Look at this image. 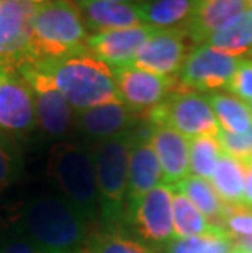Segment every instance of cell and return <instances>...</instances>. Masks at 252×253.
I'll list each match as a JSON object with an SVG mask.
<instances>
[{
  "instance_id": "1",
  "label": "cell",
  "mask_w": 252,
  "mask_h": 253,
  "mask_svg": "<svg viewBox=\"0 0 252 253\" xmlns=\"http://www.w3.org/2000/svg\"><path fill=\"white\" fill-rule=\"evenodd\" d=\"M87 222L62 196H40L21 209L17 230L26 240L51 253H82Z\"/></svg>"
},
{
  "instance_id": "2",
  "label": "cell",
  "mask_w": 252,
  "mask_h": 253,
  "mask_svg": "<svg viewBox=\"0 0 252 253\" xmlns=\"http://www.w3.org/2000/svg\"><path fill=\"white\" fill-rule=\"evenodd\" d=\"M36 64L50 75L74 111L120 101L111 67L95 59L90 52Z\"/></svg>"
},
{
  "instance_id": "3",
  "label": "cell",
  "mask_w": 252,
  "mask_h": 253,
  "mask_svg": "<svg viewBox=\"0 0 252 253\" xmlns=\"http://www.w3.org/2000/svg\"><path fill=\"white\" fill-rule=\"evenodd\" d=\"M89 31L74 0H48L35 8L26 61L48 62L87 51Z\"/></svg>"
},
{
  "instance_id": "4",
  "label": "cell",
  "mask_w": 252,
  "mask_h": 253,
  "mask_svg": "<svg viewBox=\"0 0 252 253\" xmlns=\"http://www.w3.org/2000/svg\"><path fill=\"white\" fill-rule=\"evenodd\" d=\"M48 171L62 198L87 224L99 217V188L92 149L79 142H59L52 147Z\"/></svg>"
},
{
  "instance_id": "5",
  "label": "cell",
  "mask_w": 252,
  "mask_h": 253,
  "mask_svg": "<svg viewBox=\"0 0 252 253\" xmlns=\"http://www.w3.org/2000/svg\"><path fill=\"white\" fill-rule=\"evenodd\" d=\"M133 131L135 127L97 142L92 149L99 188V217L103 229L123 227Z\"/></svg>"
},
{
  "instance_id": "6",
  "label": "cell",
  "mask_w": 252,
  "mask_h": 253,
  "mask_svg": "<svg viewBox=\"0 0 252 253\" xmlns=\"http://www.w3.org/2000/svg\"><path fill=\"white\" fill-rule=\"evenodd\" d=\"M146 121L152 126H169L187 139L214 136L219 125L206 96L198 91L177 87L162 103L146 113Z\"/></svg>"
},
{
  "instance_id": "7",
  "label": "cell",
  "mask_w": 252,
  "mask_h": 253,
  "mask_svg": "<svg viewBox=\"0 0 252 253\" xmlns=\"http://www.w3.org/2000/svg\"><path fill=\"white\" fill-rule=\"evenodd\" d=\"M172 196L174 186L160 183L126 209L123 229L135 232L155 250L164 249L174 239Z\"/></svg>"
},
{
  "instance_id": "8",
  "label": "cell",
  "mask_w": 252,
  "mask_h": 253,
  "mask_svg": "<svg viewBox=\"0 0 252 253\" xmlns=\"http://www.w3.org/2000/svg\"><path fill=\"white\" fill-rule=\"evenodd\" d=\"M17 69L33 93L36 123L41 132L48 139H54V141L64 139L74 126L76 111L59 93L50 75L36 62L23 61L18 64Z\"/></svg>"
},
{
  "instance_id": "9",
  "label": "cell",
  "mask_w": 252,
  "mask_h": 253,
  "mask_svg": "<svg viewBox=\"0 0 252 253\" xmlns=\"http://www.w3.org/2000/svg\"><path fill=\"white\" fill-rule=\"evenodd\" d=\"M239 61L241 57L218 51L211 46L198 44L187 54L177 79V87L198 93L228 88Z\"/></svg>"
},
{
  "instance_id": "10",
  "label": "cell",
  "mask_w": 252,
  "mask_h": 253,
  "mask_svg": "<svg viewBox=\"0 0 252 253\" xmlns=\"http://www.w3.org/2000/svg\"><path fill=\"white\" fill-rule=\"evenodd\" d=\"M36 111L30 85L17 66L0 62V132L25 137L35 131Z\"/></svg>"
},
{
  "instance_id": "11",
  "label": "cell",
  "mask_w": 252,
  "mask_h": 253,
  "mask_svg": "<svg viewBox=\"0 0 252 253\" xmlns=\"http://www.w3.org/2000/svg\"><path fill=\"white\" fill-rule=\"evenodd\" d=\"M111 71L120 101L138 115L151 111L174 91L175 80L172 77H162L135 66L116 67Z\"/></svg>"
},
{
  "instance_id": "12",
  "label": "cell",
  "mask_w": 252,
  "mask_h": 253,
  "mask_svg": "<svg viewBox=\"0 0 252 253\" xmlns=\"http://www.w3.org/2000/svg\"><path fill=\"white\" fill-rule=\"evenodd\" d=\"M35 8L28 0H0V62L18 66L28 59Z\"/></svg>"
},
{
  "instance_id": "13",
  "label": "cell",
  "mask_w": 252,
  "mask_h": 253,
  "mask_svg": "<svg viewBox=\"0 0 252 253\" xmlns=\"http://www.w3.org/2000/svg\"><path fill=\"white\" fill-rule=\"evenodd\" d=\"M149 134H151V125L146 120L139 123L133 131L130 160H128L126 209L160 183H164L162 169L154 154Z\"/></svg>"
},
{
  "instance_id": "14",
  "label": "cell",
  "mask_w": 252,
  "mask_h": 253,
  "mask_svg": "<svg viewBox=\"0 0 252 253\" xmlns=\"http://www.w3.org/2000/svg\"><path fill=\"white\" fill-rule=\"evenodd\" d=\"M185 38L184 28L155 30L139 47L131 66L162 77L179 75L187 57Z\"/></svg>"
},
{
  "instance_id": "15",
  "label": "cell",
  "mask_w": 252,
  "mask_h": 253,
  "mask_svg": "<svg viewBox=\"0 0 252 253\" xmlns=\"http://www.w3.org/2000/svg\"><path fill=\"white\" fill-rule=\"evenodd\" d=\"M154 31L155 28L143 23L131 28L89 35L87 51L111 69L131 66L139 47Z\"/></svg>"
},
{
  "instance_id": "16",
  "label": "cell",
  "mask_w": 252,
  "mask_h": 253,
  "mask_svg": "<svg viewBox=\"0 0 252 253\" xmlns=\"http://www.w3.org/2000/svg\"><path fill=\"white\" fill-rule=\"evenodd\" d=\"M139 123H143L141 115L131 111L121 101H113L95 108L76 111L74 126L87 141L97 144L118 134L131 131Z\"/></svg>"
},
{
  "instance_id": "17",
  "label": "cell",
  "mask_w": 252,
  "mask_h": 253,
  "mask_svg": "<svg viewBox=\"0 0 252 253\" xmlns=\"http://www.w3.org/2000/svg\"><path fill=\"white\" fill-rule=\"evenodd\" d=\"M149 141L162 169L164 183L175 186L190 176V141L169 126H152Z\"/></svg>"
},
{
  "instance_id": "18",
  "label": "cell",
  "mask_w": 252,
  "mask_h": 253,
  "mask_svg": "<svg viewBox=\"0 0 252 253\" xmlns=\"http://www.w3.org/2000/svg\"><path fill=\"white\" fill-rule=\"evenodd\" d=\"M80 10L87 31L103 33L143 25L136 2H103V0H74Z\"/></svg>"
},
{
  "instance_id": "19",
  "label": "cell",
  "mask_w": 252,
  "mask_h": 253,
  "mask_svg": "<svg viewBox=\"0 0 252 253\" xmlns=\"http://www.w3.org/2000/svg\"><path fill=\"white\" fill-rule=\"evenodd\" d=\"M249 8V0H197L184 30L195 44H203L214 31Z\"/></svg>"
},
{
  "instance_id": "20",
  "label": "cell",
  "mask_w": 252,
  "mask_h": 253,
  "mask_svg": "<svg viewBox=\"0 0 252 253\" xmlns=\"http://www.w3.org/2000/svg\"><path fill=\"white\" fill-rule=\"evenodd\" d=\"M214 49L241 57L252 52V8L241 12L203 42Z\"/></svg>"
},
{
  "instance_id": "21",
  "label": "cell",
  "mask_w": 252,
  "mask_h": 253,
  "mask_svg": "<svg viewBox=\"0 0 252 253\" xmlns=\"http://www.w3.org/2000/svg\"><path fill=\"white\" fill-rule=\"evenodd\" d=\"M197 0H138L144 25L155 30L184 28Z\"/></svg>"
},
{
  "instance_id": "22",
  "label": "cell",
  "mask_w": 252,
  "mask_h": 253,
  "mask_svg": "<svg viewBox=\"0 0 252 253\" xmlns=\"http://www.w3.org/2000/svg\"><path fill=\"white\" fill-rule=\"evenodd\" d=\"M172 224H174V239H190V237H203L216 232H224L216 227L210 219L198 211V209L184 196L179 190L174 188L172 196Z\"/></svg>"
},
{
  "instance_id": "23",
  "label": "cell",
  "mask_w": 252,
  "mask_h": 253,
  "mask_svg": "<svg viewBox=\"0 0 252 253\" xmlns=\"http://www.w3.org/2000/svg\"><path fill=\"white\" fill-rule=\"evenodd\" d=\"M205 96L223 131L229 134H244L249 131L252 126V113L246 101L223 91H211Z\"/></svg>"
},
{
  "instance_id": "24",
  "label": "cell",
  "mask_w": 252,
  "mask_h": 253,
  "mask_svg": "<svg viewBox=\"0 0 252 253\" xmlns=\"http://www.w3.org/2000/svg\"><path fill=\"white\" fill-rule=\"evenodd\" d=\"M246 167L228 154L221 152L216 170L211 176V185L224 204L243 206L246 186Z\"/></svg>"
},
{
  "instance_id": "25",
  "label": "cell",
  "mask_w": 252,
  "mask_h": 253,
  "mask_svg": "<svg viewBox=\"0 0 252 253\" xmlns=\"http://www.w3.org/2000/svg\"><path fill=\"white\" fill-rule=\"evenodd\" d=\"M182 195L189 198V201L200 211L203 216H206L216 227H221V220L226 211V204L214 191L213 185L208 180H203L200 176H187L185 180L177 183L174 186Z\"/></svg>"
},
{
  "instance_id": "26",
  "label": "cell",
  "mask_w": 252,
  "mask_h": 253,
  "mask_svg": "<svg viewBox=\"0 0 252 253\" xmlns=\"http://www.w3.org/2000/svg\"><path fill=\"white\" fill-rule=\"evenodd\" d=\"M82 253H159L151 245L133 235L130 230L101 229L100 232L89 235Z\"/></svg>"
},
{
  "instance_id": "27",
  "label": "cell",
  "mask_w": 252,
  "mask_h": 253,
  "mask_svg": "<svg viewBox=\"0 0 252 253\" xmlns=\"http://www.w3.org/2000/svg\"><path fill=\"white\" fill-rule=\"evenodd\" d=\"M221 147L214 136H200L190 139V175L211 180L221 157Z\"/></svg>"
},
{
  "instance_id": "28",
  "label": "cell",
  "mask_w": 252,
  "mask_h": 253,
  "mask_svg": "<svg viewBox=\"0 0 252 253\" xmlns=\"http://www.w3.org/2000/svg\"><path fill=\"white\" fill-rule=\"evenodd\" d=\"M159 253H233V240L224 232L190 239H172Z\"/></svg>"
},
{
  "instance_id": "29",
  "label": "cell",
  "mask_w": 252,
  "mask_h": 253,
  "mask_svg": "<svg viewBox=\"0 0 252 253\" xmlns=\"http://www.w3.org/2000/svg\"><path fill=\"white\" fill-rule=\"evenodd\" d=\"M21 170V150L17 139L0 132V191L18 178Z\"/></svg>"
},
{
  "instance_id": "30",
  "label": "cell",
  "mask_w": 252,
  "mask_h": 253,
  "mask_svg": "<svg viewBox=\"0 0 252 253\" xmlns=\"http://www.w3.org/2000/svg\"><path fill=\"white\" fill-rule=\"evenodd\" d=\"M216 141L224 154L236 159L248 169L249 157L252 155V126L244 134H229L219 129L216 134Z\"/></svg>"
},
{
  "instance_id": "31",
  "label": "cell",
  "mask_w": 252,
  "mask_h": 253,
  "mask_svg": "<svg viewBox=\"0 0 252 253\" xmlns=\"http://www.w3.org/2000/svg\"><path fill=\"white\" fill-rule=\"evenodd\" d=\"M221 227L231 239L252 237V209L246 206L226 204V211L221 220Z\"/></svg>"
},
{
  "instance_id": "32",
  "label": "cell",
  "mask_w": 252,
  "mask_h": 253,
  "mask_svg": "<svg viewBox=\"0 0 252 253\" xmlns=\"http://www.w3.org/2000/svg\"><path fill=\"white\" fill-rule=\"evenodd\" d=\"M226 90L239 100L252 101V59L241 57Z\"/></svg>"
},
{
  "instance_id": "33",
  "label": "cell",
  "mask_w": 252,
  "mask_h": 253,
  "mask_svg": "<svg viewBox=\"0 0 252 253\" xmlns=\"http://www.w3.org/2000/svg\"><path fill=\"white\" fill-rule=\"evenodd\" d=\"M0 253H51L41 247L35 245L33 242L23 239H13L0 245Z\"/></svg>"
},
{
  "instance_id": "34",
  "label": "cell",
  "mask_w": 252,
  "mask_h": 253,
  "mask_svg": "<svg viewBox=\"0 0 252 253\" xmlns=\"http://www.w3.org/2000/svg\"><path fill=\"white\" fill-rule=\"evenodd\" d=\"M243 206L252 209V170H246V186H244V201Z\"/></svg>"
},
{
  "instance_id": "35",
  "label": "cell",
  "mask_w": 252,
  "mask_h": 253,
  "mask_svg": "<svg viewBox=\"0 0 252 253\" xmlns=\"http://www.w3.org/2000/svg\"><path fill=\"white\" fill-rule=\"evenodd\" d=\"M233 240V250L252 253V237H243V239H231Z\"/></svg>"
},
{
  "instance_id": "36",
  "label": "cell",
  "mask_w": 252,
  "mask_h": 253,
  "mask_svg": "<svg viewBox=\"0 0 252 253\" xmlns=\"http://www.w3.org/2000/svg\"><path fill=\"white\" fill-rule=\"evenodd\" d=\"M30 3H33L35 7H38V5H43V3H46L48 0H28Z\"/></svg>"
},
{
  "instance_id": "37",
  "label": "cell",
  "mask_w": 252,
  "mask_h": 253,
  "mask_svg": "<svg viewBox=\"0 0 252 253\" xmlns=\"http://www.w3.org/2000/svg\"><path fill=\"white\" fill-rule=\"evenodd\" d=\"M103 2H138V0H103Z\"/></svg>"
},
{
  "instance_id": "38",
  "label": "cell",
  "mask_w": 252,
  "mask_h": 253,
  "mask_svg": "<svg viewBox=\"0 0 252 253\" xmlns=\"http://www.w3.org/2000/svg\"><path fill=\"white\" fill-rule=\"evenodd\" d=\"M248 169H251L252 170V155L249 157V162H248Z\"/></svg>"
},
{
  "instance_id": "39",
  "label": "cell",
  "mask_w": 252,
  "mask_h": 253,
  "mask_svg": "<svg viewBox=\"0 0 252 253\" xmlns=\"http://www.w3.org/2000/svg\"><path fill=\"white\" fill-rule=\"evenodd\" d=\"M248 105H249V110H251V113H252V101H249Z\"/></svg>"
},
{
  "instance_id": "40",
  "label": "cell",
  "mask_w": 252,
  "mask_h": 253,
  "mask_svg": "<svg viewBox=\"0 0 252 253\" xmlns=\"http://www.w3.org/2000/svg\"><path fill=\"white\" fill-rule=\"evenodd\" d=\"M249 7L252 8V0H249Z\"/></svg>"
},
{
  "instance_id": "41",
  "label": "cell",
  "mask_w": 252,
  "mask_h": 253,
  "mask_svg": "<svg viewBox=\"0 0 252 253\" xmlns=\"http://www.w3.org/2000/svg\"><path fill=\"white\" fill-rule=\"evenodd\" d=\"M233 253H243V252H236V250H233Z\"/></svg>"
}]
</instances>
